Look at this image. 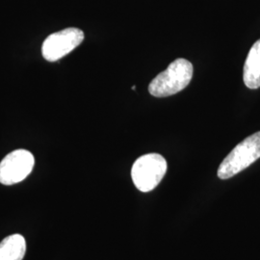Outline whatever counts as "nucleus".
Wrapping results in <instances>:
<instances>
[{
	"instance_id": "f03ea898",
	"label": "nucleus",
	"mask_w": 260,
	"mask_h": 260,
	"mask_svg": "<svg viewBox=\"0 0 260 260\" xmlns=\"http://www.w3.org/2000/svg\"><path fill=\"white\" fill-rule=\"evenodd\" d=\"M260 158V131L242 141L224 158L218 169V177L229 179L251 166Z\"/></svg>"
},
{
	"instance_id": "0eeeda50",
	"label": "nucleus",
	"mask_w": 260,
	"mask_h": 260,
	"mask_svg": "<svg viewBox=\"0 0 260 260\" xmlns=\"http://www.w3.org/2000/svg\"><path fill=\"white\" fill-rule=\"evenodd\" d=\"M26 251V242L22 235L13 234L0 242V260H22Z\"/></svg>"
},
{
	"instance_id": "f257e3e1",
	"label": "nucleus",
	"mask_w": 260,
	"mask_h": 260,
	"mask_svg": "<svg viewBox=\"0 0 260 260\" xmlns=\"http://www.w3.org/2000/svg\"><path fill=\"white\" fill-rule=\"evenodd\" d=\"M192 77V64L186 59L178 58L150 82L149 93L156 98H166L176 94L185 89L191 82Z\"/></svg>"
},
{
	"instance_id": "423d86ee",
	"label": "nucleus",
	"mask_w": 260,
	"mask_h": 260,
	"mask_svg": "<svg viewBox=\"0 0 260 260\" xmlns=\"http://www.w3.org/2000/svg\"><path fill=\"white\" fill-rule=\"evenodd\" d=\"M244 83L249 89L260 87V40L251 47L244 65Z\"/></svg>"
},
{
	"instance_id": "20e7f679",
	"label": "nucleus",
	"mask_w": 260,
	"mask_h": 260,
	"mask_svg": "<svg viewBox=\"0 0 260 260\" xmlns=\"http://www.w3.org/2000/svg\"><path fill=\"white\" fill-rule=\"evenodd\" d=\"M84 40V33L78 28H66L50 34L45 40L42 47L43 57L49 61L55 62L71 53Z\"/></svg>"
},
{
	"instance_id": "7ed1b4c3",
	"label": "nucleus",
	"mask_w": 260,
	"mask_h": 260,
	"mask_svg": "<svg viewBox=\"0 0 260 260\" xmlns=\"http://www.w3.org/2000/svg\"><path fill=\"white\" fill-rule=\"evenodd\" d=\"M166 172V159L158 153H149L134 162L131 169V177L136 188L146 193L157 187Z\"/></svg>"
},
{
	"instance_id": "39448f33",
	"label": "nucleus",
	"mask_w": 260,
	"mask_h": 260,
	"mask_svg": "<svg viewBox=\"0 0 260 260\" xmlns=\"http://www.w3.org/2000/svg\"><path fill=\"white\" fill-rule=\"evenodd\" d=\"M35 164L33 154L26 149H17L7 154L0 163V183L13 185L24 180Z\"/></svg>"
}]
</instances>
